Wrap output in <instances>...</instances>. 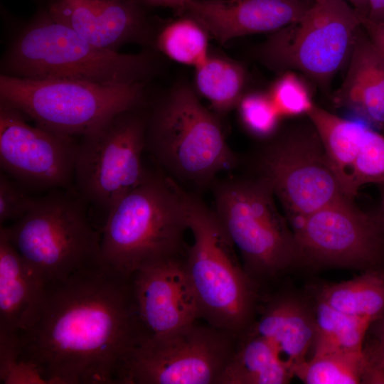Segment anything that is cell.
<instances>
[{
    "mask_svg": "<svg viewBox=\"0 0 384 384\" xmlns=\"http://www.w3.org/2000/svg\"><path fill=\"white\" fill-rule=\"evenodd\" d=\"M18 336L21 357L50 384H119L140 337L132 276L100 262L46 284L38 316Z\"/></svg>",
    "mask_w": 384,
    "mask_h": 384,
    "instance_id": "1",
    "label": "cell"
},
{
    "mask_svg": "<svg viewBox=\"0 0 384 384\" xmlns=\"http://www.w3.org/2000/svg\"><path fill=\"white\" fill-rule=\"evenodd\" d=\"M156 71L150 51L127 54L97 47L41 6L15 34L1 60V74L7 76L103 85L147 82Z\"/></svg>",
    "mask_w": 384,
    "mask_h": 384,
    "instance_id": "2",
    "label": "cell"
},
{
    "mask_svg": "<svg viewBox=\"0 0 384 384\" xmlns=\"http://www.w3.org/2000/svg\"><path fill=\"white\" fill-rule=\"evenodd\" d=\"M188 230L181 186L148 171L112 207L101 228L100 261L127 276L149 265L182 257Z\"/></svg>",
    "mask_w": 384,
    "mask_h": 384,
    "instance_id": "3",
    "label": "cell"
},
{
    "mask_svg": "<svg viewBox=\"0 0 384 384\" xmlns=\"http://www.w3.org/2000/svg\"><path fill=\"white\" fill-rule=\"evenodd\" d=\"M181 193L193 237L184 263L200 317L238 336L253 320L255 280L240 262L236 248L214 210L183 187Z\"/></svg>",
    "mask_w": 384,
    "mask_h": 384,
    "instance_id": "4",
    "label": "cell"
},
{
    "mask_svg": "<svg viewBox=\"0 0 384 384\" xmlns=\"http://www.w3.org/2000/svg\"><path fill=\"white\" fill-rule=\"evenodd\" d=\"M146 148L180 186H212L217 175L238 164L217 117L185 83L171 88L147 113Z\"/></svg>",
    "mask_w": 384,
    "mask_h": 384,
    "instance_id": "5",
    "label": "cell"
},
{
    "mask_svg": "<svg viewBox=\"0 0 384 384\" xmlns=\"http://www.w3.org/2000/svg\"><path fill=\"white\" fill-rule=\"evenodd\" d=\"M74 190L57 189L37 198L10 226H1L30 269L46 284L100 262L101 230Z\"/></svg>",
    "mask_w": 384,
    "mask_h": 384,
    "instance_id": "6",
    "label": "cell"
},
{
    "mask_svg": "<svg viewBox=\"0 0 384 384\" xmlns=\"http://www.w3.org/2000/svg\"><path fill=\"white\" fill-rule=\"evenodd\" d=\"M146 85L32 80L1 74L0 103L18 110L43 129L81 137L124 111L144 106Z\"/></svg>",
    "mask_w": 384,
    "mask_h": 384,
    "instance_id": "7",
    "label": "cell"
},
{
    "mask_svg": "<svg viewBox=\"0 0 384 384\" xmlns=\"http://www.w3.org/2000/svg\"><path fill=\"white\" fill-rule=\"evenodd\" d=\"M362 19L345 0H313L304 13L271 33L255 55L272 70L299 71L321 87L349 60Z\"/></svg>",
    "mask_w": 384,
    "mask_h": 384,
    "instance_id": "8",
    "label": "cell"
},
{
    "mask_svg": "<svg viewBox=\"0 0 384 384\" xmlns=\"http://www.w3.org/2000/svg\"><path fill=\"white\" fill-rule=\"evenodd\" d=\"M144 107L124 111L78 142L74 190L101 218V228L115 203L139 184L144 167L147 113Z\"/></svg>",
    "mask_w": 384,
    "mask_h": 384,
    "instance_id": "9",
    "label": "cell"
},
{
    "mask_svg": "<svg viewBox=\"0 0 384 384\" xmlns=\"http://www.w3.org/2000/svg\"><path fill=\"white\" fill-rule=\"evenodd\" d=\"M211 187L213 210L253 279L276 274L298 256L294 234L262 179L228 178Z\"/></svg>",
    "mask_w": 384,
    "mask_h": 384,
    "instance_id": "10",
    "label": "cell"
},
{
    "mask_svg": "<svg viewBox=\"0 0 384 384\" xmlns=\"http://www.w3.org/2000/svg\"><path fill=\"white\" fill-rule=\"evenodd\" d=\"M237 336L198 320L169 333L139 337L119 384H219Z\"/></svg>",
    "mask_w": 384,
    "mask_h": 384,
    "instance_id": "11",
    "label": "cell"
},
{
    "mask_svg": "<svg viewBox=\"0 0 384 384\" xmlns=\"http://www.w3.org/2000/svg\"><path fill=\"white\" fill-rule=\"evenodd\" d=\"M257 169V177L267 183L292 220L347 198L311 123L267 144Z\"/></svg>",
    "mask_w": 384,
    "mask_h": 384,
    "instance_id": "12",
    "label": "cell"
},
{
    "mask_svg": "<svg viewBox=\"0 0 384 384\" xmlns=\"http://www.w3.org/2000/svg\"><path fill=\"white\" fill-rule=\"evenodd\" d=\"M26 119L18 110L0 103L1 171L26 191L74 190L78 142Z\"/></svg>",
    "mask_w": 384,
    "mask_h": 384,
    "instance_id": "13",
    "label": "cell"
},
{
    "mask_svg": "<svg viewBox=\"0 0 384 384\" xmlns=\"http://www.w3.org/2000/svg\"><path fill=\"white\" fill-rule=\"evenodd\" d=\"M294 234L298 255L329 265L376 269L384 257L383 229L343 198L297 219Z\"/></svg>",
    "mask_w": 384,
    "mask_h": 384,
    "instance_id": "14",
    "label": "cell"
},
{
    "mask_svg": "<svg viewBox=\"0 0 384 384\" xmlns=\"http://www.w3.org/2000/svg\"><path fill=\"white\" fill-rule=\"evenodd\" d=\"M184 257L161 261L132 275L140 337L164 334L201 319Z\"/></svg>",
    "mask_w": 384,
    "mask_h": 384,
    "instance_id": "15",
    "label": "cell"
},
{
    "mask_svg": "<svg viewBox=\"0 0 384 384\" xmlns=\"http://www.w3.org/2000/svg\"><path fill=\"white\" fill-rule=\"evenodd\" d=\"M139 0H43L55 21L92 44L113 51L129 43L152 46L155 28Z\"/></svg>",
    "mask_w": 384,
    "mask_h": 384,
    "instance_id": "16",
    "label": "cell"
},
{
    "mask_svg": "<svg viewBox=\"0 0 384 384\" xmlns=\"http://www.w3.org/2000/svg\"><path fill=\"white\" fill-rule=\"evenodd\" d=\"M310 4L295 0H186L183 13L225 43L247 35L273 33L298 19Z\"/></svg>",
    "mask_w": 384,
    "mask_h": 384,
    "instance_id": "17",
    "label": "cell"
},
{
    "mask_svg": "<svg viewBox=\"0 0 384 384\" xmlns=\"http://www.w3.org/2000/svg\"><path fill=\"white\" fill-rule=\"evenodd\" d=\"M46 284L30 269L0 228V330L29 329L42 307Z\"/></svg>",
    "mask_w": 384,
    "mask_h": 384,
    "instance_id": "18",
    "label": "cell"
},
{
    "mask_svg": "<svg viewBox=\"0 0 384 384\" xmlns=\"http://www.w3.org/2000/svg\"><path fill=\"white\" fill-rule=\"evenodd\" d=\"M242 331L262 338L294 375V370L306 361L314 343V315L299 302L290 298L278 299Z\"/></svg>",
    "mask_w": 384,
    "mask_h": 384,
    "instance_id": "19",
    "label": "cell"
},
{
    "mask_svg": "<svg viewBox=\"0 0 384 384\" xmlns=\"http://www.w3.org/2000/svg\"><path fill=\"white\" fill-rule=\"evenodd\" d=\"M348 65L344 80L334 95V102L375 123L384 124V58L361 28Z\"/></svg>",
    "mask_w": 384,
    "mask_h": 384,
    "instance_id": "20",
    "label": "cell"
},
{
    "mask_svg": "<svg viewBox=\"0 0 384 384\" xmlns=\"http://www.w3.org/2000/svg\"><path fill=\"white\" fill-rule=\"evenodd\" d=\"M344 195L353 199V164L366 124L337 116L314 104L307 112Z\"/></svg>",
    "mask_w": 384,
    "mask_h": 384,
    "instance_id": "21",
    "label": "cell"
},
{
    "mask_svg": "<svg viewBox=\"0 0 384 384\" xmlns=\"http://www.w3.org/2000/svg\"><path fill=\"white\" fill-rule=\"evenodd\" d=\"M292 375L262 338L242 331L219 384H284Z\"/></svg>",
    "mask_w": 384,
    "mask_h": 384,
    "instance_id": "22",
    "label": "cell"
},
{
    "mask_svg": "<svg viewBox=\"0 0 384 384\" xmlns=\"http://www.w3.org/2000/svg\"><path fill=\"white\" fill-rule=\"evenodd\" d=\"M195 70L196 88L215 112L225 114L238 105L245 95L247 80L246 70L241 64L209 55Z\"/></svg>",
    "mask_w": 384,
    "mask_h": 384,
    "instance_id": "23",
    "label": "cell"
},
{
    "mask_svg": "<svg viewBox=\"0 0 384 384\" xmlns=\"http://www.w3.org/2000/svg\"><path fill=\"white\" fill-rule=\"evenodd\" d=\"M319 299L343 313L374 321L384 313V272L368 270L354 279L326 286Z\"/></svg>",
    "mask_w": 384,
    "mask_h": 384,
    "instance_id": "24",
    "label": "cell"
},
{
    "mask_svg": "<svg viewBox=\"0 0 384 384\" xmlns=\"http://www.w3.org/2000/svg\"><path fill=\"white\" fill-rule=\"evenodd\" d=\"M314 353L363 351L366 334L373 321L339 311L319 299L314 314Z\"/></svg>",
    "mask_w": 384,
    "mask_h": 384,
    "instance_id": "25",
    "label": "cell"
},
{
    "mask_svg": "<svg viewBox=\"0 0 384 384\" xmlns=\"http://www.w3.org/2000/svg\"><path fill=\"white\" fill-rule=\"evenodd\" d=\"M209 36L198 21L186 14L155 30L152 46L170 59L196 68L210 55Z\"/></svg>",
    "mask_w": 384,
    "mask_h": 384,
    "instance_id": "26",
    "label": "cell"
},
{
    "mask_svg": "<svg viewBox=\"0 0 384 384\" xmlns=\"http://www.w3.org/2000/svg\"><path fill=\"white\" fill-rule=\"evenodd\" d=\"M364 351L331 352L314 355L294 370L306 384H356L362 383Z\"/></svg>",
    "mask_w": 384,
    "mask_h": 384,
    "instance_id": "27",
    "label": "cell"
},
{
    "mask_svg": "<svg viewBox=\"0 0 384 384\" xmlns=\"http://www.w3.org/2000/svg\"><path fill=\"white\" fill-rule=\"evenodd\" d=\"M0 383L50 384L36 364L21 357L18 333L0 330Z\"/></svg>",
    "mask_w": 384,
    "mask_h": 384,
    "instance_id": "28",
    "label": "cell"
},
{
    "mask_svg": "<svg viewBox=\"0 0 384 384\" xmlns=\"http://www.w3.org/2000/svg\"><path fill=\"white\" fill-rule=\"evenodd\" d=\"M353 189L368 183L384 184V135L369 127L366 129L353 164Z\"/></svg>",
    "mask_w": 384,
    "mask_h": 384,
    "instance_id": "29",
    "label": "cell"
},
{
    "mask_svg": "<svg viewBox=\"0 0 384 384\" xmlns=\"http://www.w3.org/2000/svg\"><path fill=\"white\" fill-rule=\"evenodd\" d=\"M237 107L241 121L250 133L264 139L275 133L281 116L269 93L244 95Z\"/></svg>",
    "mask_w": 384,
    "mask_h": 384,
    "instance_id": "30",
    "label": "cell"
},
{
    "mask_svg": "<svg viewBox=\"0 0 384 384\" xmlns=\"http://www.w3.org/2000/svg\"><path fill=\"white\" fill-rule=\"evenodd\" d=\"M281 117L307 114L314 103L304 81L294 71H287L268 92Z\"/></svg>",
    "mask_w": 384,
    "mask_h": 384,
    "instance_id": "31",
    "label": "cell"
},
{
    "mask_svg": "<svg viewBox=\"0 0 384 384\" xmlns=\"http://www.w3.org/2000/svg\"><path fill=\"white\" fill-rule=\"evenodd\" d=\"M37 198L31 196L28 191L5 173L0 175V223L18 220L34 206Z\"/></svg>",
    "mask_w": 384,
    "mask_h": 384,
    "instance_id": "32",
    "label": "cell"
},
{
    "mask_svg": "<svg viewBox=\"0 0 384 384\" xmlns=\"http://www.w3.org/2000/svg\"><path fill=\"white\" fill-rule=\"evenodd\" d=\"M362 27L368 37L384 58V22L362 20Z\"/></svg>",
    "mask_w": 384,
    "mask_h": 384,
    "instance_id": "33",
    "label": "cell"
},
{
    "mask_svg": "<svg viewBox=\"0 0 384 384\" xmlns=\"http://www.w3.org/2000/svg\"><path fill=\"white\" fill-rule=\"evenodd\" d=\"M366 356L384 370V336L379 337L372 345L363 348Z\"/></svg>",
    "mask_w": 384,
    "mask_h": 384,
    "instance_id": "34",
    "label": "cell"
},
{
    "mask_svg": "<svg viewBox=\"0 0 384 384\" xmlns=\"http://www.w3.org/2000/svg\"><path fill=\"white\" fill-rule=\"evenodd\" d=\"M368 19L373 21L384 22V0H368Z\"/></svg>",
    "mask_w": 384,
    "mask_h": 384,
    "instance_id": "35",
    "label": "cell"
},
{
    "mask_svg": "<svg viewBox=\"0 0 384 384\" xmlns=\"http://www.w3.org/2000/svg\"><path fill=\"white\" fill-rule=\"evenodd\" d=\"M143 4L164 6L183 12L186 0H139Z\"/></svg>",
    "mask_w": 384,
    "mask_h": 384,
    "instance_id": "36",
    "label": "cell"
},
{
    "mask_svg": "<svg viewBox=\"0 0 384 384\" xmlns=\"http://www.w3.org/2000/svg\"><path fill=\"white\" fill-rule=\"evenodd\" d=\"M357 12L358 16L363 20L368 18V0H345Z\"/></svg>",
    "mask_w": 384,
    "mask_h": 384,
    "instance_id": "37",
    "label": "cell"
},
{
    "mask_svg": "<svg viewBox=\"0 0 384 384\" xmlns=\"http://www.w3.org/2000/svg\"><path fill=\"white\" fill-rule=\"evenodd\" d=\"M378 221L380 223L383 230H384V189L382 193L381 203H380V210L378 218Z\"/></svg>",
    "mask_w": 384,
    "mask_h": 384,
    "instance_id": "38",
    "label": "cell"
},
{
    "mask_svg": "<svg viewBox=\"0 0 384 384\" xmlns=\"http://www.w3.org/2000/svg\"><path fill=\"white\" fill-rule=\"evenodd\" d=\"M295 1H300L302 3H304V4H310L313 0H295Z\"/></svg>",
    "mask_w": 384,
    "mask_h": 384,
    "instance_id": "39",
    "label": "cell"
},
{
    "mask_svg": "<svg viewBox=\"0 0 384 384\" xmlns=\"http://www.w3.org/2000/svg\"><path fill=\"white\" fill-rule=\"evenodd\" d=\"M382 330L383 331H382L380 336H384V319H383V321Z\"/></svg>",
    "mask_w": 384,
    "mask_h": 384,
    "instance_id": "40",
    "label": "cell"
}]
</instances>
